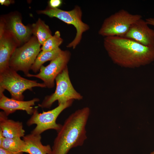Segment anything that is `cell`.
<instances>
[{"label": "cell", "mask_w": 154, "mask_h": 154, "mask_svg": "<svg viewBox=\"0 0 154 154\" xmlns=\"http://www.w3.org/2000/svg\"><path fill=\"white\" fill-rule=\"evenodd\" d=\"M103 45L113 62L122 66L137 67L154 60V47L145 46L124 37H105Z\"/></svg>", "instance_id": "obj_1"}, {"label": "cell", "mask_w": 154, "mask_h": 154, "mask_svg": "<svg viewBox=\"0 0 154 154\" xmlns=\"http://www.w3.org/2000/svg\"><path fill=\"white\" fill-rule=\"evenodd\" d=\"M49 7L53 8H58L62 3L61 0H50L48 1Z\"/></svg>", "instance_id": "obj_20"}, {"label": "cell", "mask_w": 154, "mask_h": 154, "mask_svg": "<svg viewBox=\"0 0 154 154\" xmlns=\"http://www.w3.org/2000/svg\"><path fill=\"white\" fill-rule=\"evenodd\" d=\"M73 101L71 100L64 104L58 105L53 109L47 111H43L42 113H39L37 108H35L33 113L26 123L29 126L33 124L36 125L31 133L40 135L44 131L51 129L58 132L62 125L56 123L57 117L63 110L72 106Z\"/></svg>", "instance_id": "obj_8"}, {"label": "cell", "mask_w": 154, "mask_h": 154, "mask_svg": "<svg viewBox=\"0 0 154 154\" xmlns=\"http://www.w3.org/2000/svg\"><path fill=\"white\" fill-rule=\"evenodd\" d=\"M71 56L70 51L63 50L57 57L51 61L48 65L42 66L38 74H30L27 76L39 78L43 81L46 87L52 88L54 86L56 77L67 66Z\"/></svg>", "instance_id": "obj_9"}, {"label": "cell", "mask_w": 154, "mask_h": 154, "mask_svg": "<svg viewBox=\"0 0 154 154\" xmlns=\"http://www.w3.org/2000/svg\"><path fill=\"white\" fill-rule=\"evenodd\" d=\"M0 129L5 138H21L25 135L22 123L8 119L3 111L0 112Z\"/></svg>", "instance_id": "obj_14"}, {"label": "cell", "mask_w": 154, "mask_h": 154, "mask_svg": "<svg viewBox=\"0 0 154 154\" xmlns=\"http://www.w3.org/2000/svg\"><path fill=\"white\" fill-rule=\"evenodd\" d=\"M59 31H56L54 35L48 38L43 44L41 50L43 51H51L59 47L63 42Z\"/></svg>", "instance_id": "obj_19"}, {"label": "cell", "mask_w": 154, "mask_h": 154, "mask_svg": "<svg viewBox=\"0 0 154 154\" xmlns=\"http://www.w3.org/2000/svg\"><path fill=\"white\" fill-rule=\"evenodd\" d=\"M0 22L5 28L11 33L20 44L26 42L32 33L31 27L25 26L19 13H14L5 17H1Z\"/></svg>", "instance_id": "obj_12"}, {"label": "cell", "mask_w": 154, "mask_h": 154, "mask_svg": "<svg viewBox=\"0 0 154 154\" xmlns=\"http://www.w3.org/2000/svg\"><path fill=\"white\" fill-rule=\"evenodd\" d=\"M40 45L33 35L22 46L15 50L10 58L9 66L17 72L22 71L26 76L41 51Z\"/></svg>", "instance_id": "obj_5"}, {"label": "cell", "mask_w": 154, "mask_h": 154, "mask_svg": "<svg viewBox=\"0 0 154 154\" xmlns=\"http://www.w3.org/2000/svg\"><path fill=\"white\" fill-rule=\"evenodd\" d=\"M40 135L31 133L25 135L23 140L25 145L22 152L29 154H50L52 148L49 145H43Z\"/></svg>", "instance_id": "obj_15"}, {"label": "cell", "mask_w": 154, "mask_h": 154, "mask_svg": "<svg viewBox=\"0 0 154 154\" xmlns=\"http://www.w3.org/2000/svg\"><path fill=\"white\" fill-rule=\"evenodd\" d=\"M14 1L10 0H0V3L2 5L8 6L12 3Z\"/></svg>", "instance_id": "obj_22"}, {"label": "cell", "mask_w": 154, "mask_h": 154, "mask_svg": "<svg viewBox=\"0 0 154 154\" xmlns=\"http://www.w3.org/2000/svg\"><path fill=\"white\" fill-rule=\"evenodd\" d=\"M90 113V109L86 107L68 117L57 132L50 154H67L71 149L83 145L87 138L86 127Z\"/></svg>", "instance_id": "obj_2"}, {"label": "cell", "mask_w": 154, "mask_h": 154, "mask_svg": "<svg viewBox=\"0 0 154 154\" xmlns=\"http://www.w3.org/2000/svg\"><path fill=\"white\" fill-rule=\"evenodd\" d=\"M31 27L32 33L36 37L40 45L52 35L49 26L40 19Z\"/></svg>", "instance_id": "obj_16"}, {"label": "cell", "mask_w": 154, "mask_h": 154, "mask_svg": "<svg viewBox=\"0 0 154 154\" xmlns=\"http://www.w3.org/2000/svg\"><path fill=\"white\" fill-rule=\"evenodd\" d=\"M5 137H4L2 132L0 129V145H1Z\"/></svg>", "instance_id": "obj_24"}, {"label": "cell", "mask_w": 154, "mask_h": 154, "mask_svg": "<svg viewBox=\"0 0 154 154\" xmlns=\"http://www.w3.org/2000/svg\"><path fill=\"white\" fill-rule=\"evenodd\" d=\"M37 13L45 15L50 18H56L75 27L76 36L74 39L67 45V48L75 49L80 42L83 33L90 29L89 25L82 21V11L80 7L78 5L72 10L68 11L48 7L44 10L38 11Z\"/></svg>", "instance_id": "obj_3"}, {"label": "cell", "mask_w": 154, "mask_h": 154, "mask_svg": "<svg viewBox=\"0 0 154 154\" xmlns=\"http://www.w3.org/2000/svg\"><path fill=\"white\" fill-rule=\"evenodd\" d=\"M56 86L55 92L46 96L38 106L42 108H49L53 103L57 101L58 105L64 104L71 100H80L83 96L73 87L70 78L68 66L56 77Z\"/></svg>", "instance_id": "obj_4"}, {"label": "cell", "mask_w": 154, "mask_h": 154, "mask_svg": "<svg viewBox=\"0 0 154 154\" xmlns=\"http://www.w3.org/2000/svg\"><path fill=\"white\" fill-rule=\"evenodd\" d=\"M141 18V15L132 14L126 10L121 9L104 19L98 34L104 37H123L131 25Z\"/></svg>", "instance_id": "obj_7"}, {"label": "cell", "mask_w": 154, "mask_h": 154, "mask_svg": "<svg viewBox=\"0 0 154 154\" xmlns=\"http://www.w3.org/2000/svg\"><path fill=\"white\" fill-rule=\"evenodd\" d=\"M0 154H23V153H15L5 150L0 147Z\"/></svg>", "instance_id": "obj_21"}, {"label": "cell", "mask_w": 154, "mask_h": 154, "mask_svg": "<svg viewBox=\"0 0 154 154\" xmlns=\"http://www.w3.org/2000/svg\"><path fill=\"white\" fill-rule=\"evenodd\" d=\"M122 37L133 40L145 46L154 47V30L145 20L140 19L132 24Z\"/></svg>", "instance_id": "obj_11"}, {"label": "cell", "mask_w": 154, "mask_h": 154, "mask_svg": "<svg viewBox=\"0 0 154 154\" xmlns=\"http://www.w3.org/2000/svg\"><path fill=\"white\" fill-rule=\"evenodd\" d=\"M20 44L13 35L0 24V73L9 68L11 57Z\"/></svg>", "instance_id": "obj_10"}, {"label": "cell", "mask_w": 154, "mask_h": 154, "mask_svg": "<svg viewBox=\"0 0 154 154\" xmlns=\"http://www.w3.org/2000/svg\"><path fill=\"white\" fill-rule=\"evenodd\" d=\"M5 90L0 88V108L3 110L7 116L18 110L25 111L27 114L32 115L35 109L33 106L39 101V99L34 98L25 101L9 98L4 94Z\"/></svg>", "instance_id": "obj_13"}, {"label": "cell", "mask_w": 154, "mask_h": 154, "mask_svg": "<svg viewBox=\"0 0 154 154\" xmlns=\"http://www.w3.org/2000/svg\"><path fill=\"white\" fill-rule=\"evenodd\" d=\"M145 21L148 24L154 26V18H149L145 19Z\"/></svg>", "instance_id": "obj_23"}, {"label": "cell", "mask_w": 154, "mask_h": 154, "mask_svg": "<svg viewBox=\"0 0 154 154\" xmlns=\"http://www.w3.org/2000/svg\"><path fill=\"white\" fill-rule=\"evenodd\" d=\"M35 87H46L43 83L23 77L10 67L0 73V88L9 91L12 98L24 100V92L27 90L32 91Z\"/></svg>", "instance_id": "obj_6"}, {"label": "cell", "mask_w": 154, "mask_h": 154, "mask_svg": "<svg viewBox=\"0 0 154 154\" xmlns=\"http://www.w3.org/2000/svg\"><path fill=\"white\" fill-rule=\"evenodd\" d=\"M25 144V141L20 137L5 138L0 147L11 152L19 153L23 152Z\"/></svg>", "instance_id": "obj_18"}, {"label": "cell", "mask_w": 154, "mask_h": 154, "mask_svg": "<svg viewBox=\"0 0 154 154\" xmlns=\"http://www.w3.org/2000/svg\"><path fill=\"white\" fill-rule=\"evenodd\" d=\"M62 51L59 47L51 51H40L32 65L31 70L36 73L39 71L44 63L54 59L59 55Z\"/></svg>", "instance_id": "obj_17"}, {"label": "cell", "mask_w": 154, "mask_h": 154, "mask_svg": "<svg viewBox=\"0 0 154 154\" xmlns=\"http://www.w3.org/2000/svg\"><path fill=\"white\" fill-rule=\"evenodd\" d=\"M150 154H154V151L151 153Z\"/></svg>", "instance_id": "obj_25"}]
</instances>
